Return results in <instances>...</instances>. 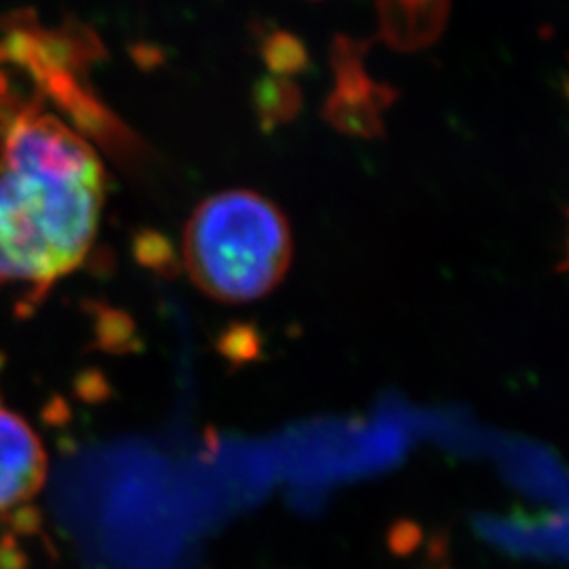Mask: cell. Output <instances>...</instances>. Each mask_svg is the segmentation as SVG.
Listing matches in <instances>:
<instances>
[{
  "label": "cell",
  "instance_id": "cell-2",
  "mask_svg": "<svg viewBox=\"0 0 569 569\" xmlns=\"http://www.w3.org/2000/svg\"><path fill=\"white\" fill-rule=\"evenodd\" d=\"M183 266L204 296L222 305L274 291L293 260L283 211L251 190H224L194 209L183 228Z\"/></svg>",
  "mask_w": 569,
  "mask_h": 569
},
{
  "label": "cell",
  "instance_id": "cell-4",
  "mask_svg": "<svg viewBox=\"0 0 569 569\" xmlns=\"http://www.w3.org/2000/svg\"><path fill=\"white\" fill-rule=\"evenodd\" d=\"M448 0H382V23L388 41L420 47L443 26Z\"/></svg>",
  "mask_w": 569,
  "mask_h": 569
},
{
  "label": "cell",
  "instance_id": "cell-5",
  "mask_svg": "<svg viewBox=\"0 0 569 569\" xmlns=\"http://www.w3.org/2000/svg\"><path fill=\"white\" fill-rule=\"evenodd\" d=\"M563 268L569 270V234H568V251H566V262H563Z\"/></svg>",
  "mask_w": 569,
  "mask_h": 569
},
{
  "label": "cell",
  "instance_id": "cell-1",
  "mask_svg": "<svg viewBox=\"0 0 569 569\" xmlns=\"http://www.w3.org/2000/svg\"><path fill=\"white\" fill-rule=\"evenodd\" d=\"M102 161L81 133L23 103L0 117V289H49L84 262L103 209Z\"/></svg>",
  "mask_w": 569,
  "mask_h": 569
},
{
  "label": "cell",
  "instance_id": "cell-3",
  "mask_svg": "<svg viewBox=\"0 0 569 569\" xmlns=\"http://www.w3.org/2000/svg\"><path fill=\"white\" fill-rule=\"evenodd\" d=\"M47 481V451L39 435L11 409L0 407V510L30 502Z\"/></svg>",
  "mask_w": 569,
  "mask_h": 569
}]
</instances>
